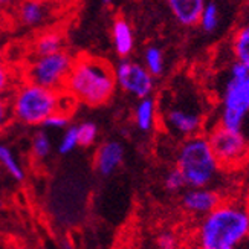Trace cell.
Segmentation results:
<instances>
[{
  "label": "cell",
  "instance_id": "obj_8",
  "mask_svg": "<svg viewBox=\"0 0 249 249\" xmlns=\"http://www.w3.org/2000/svg\"><path fill=\"white\" fill-rule=\"evenodd\" d=\"M208 141L220 168H237L249 159V144L242 130H230L219 124L210 132Z\"/></svg>",
  "mask_w": 249,
  "mask_h": 249
},
{
  "label": "cell",
  "instance_id": "obj_30",
  "mask_svg": "<svg viewBox=\"0 0 249 249\" xmlns=\"http://www.w3.org/2000/svg\"><path fill=\"white\" fill-rule=\"evenodd\" d=\"M21 2V0H0V9L8 11V9H13L17 8V5Z\"/></svg>",
  "mask_w": 249,
  "mask_h": 249
},
{
  "label": "cell",
  "instance_id": "obj_31",
  "mask_svg": "<svg viewBox=\"0 0 249 249\" xmlns=\"http://www.w3.org/2000/svg\"><path fill=\"white\" fill-rule=\"evenodd\" d=\"M6 249H28L25 245H18V243H13V245H9Z\"/></svg>",
  "mask_w": 249,
  "mask_h": 249
},
{
  "label": "cell",
  "instance_id": "obj_26",
  "mask_svg": "<svg viewBox=\"0 0 249 249\" xmlns=\"http://www.w3.org/2000/svg\"><path fill=\"white\" fill-rule=\"evenodd\" d=\"M45 127L53 130H66L68 127H71V116L68 112H57L45 123Z\"/></svg>",
  "mask_w": 249,
  "mask_h": 249
},
{
  "label": "cell",
  "instance_id": "obj_33",
  "mask_svg": "<svg viewBox=\"0 0 249 249\" xmlns=\"http://www.w3.org/2000/svg\"><path fill=\"white\" fill-rule=\"evenodd\" d=\"M0 63H5V49L0 45Z\"/></svg>",
  "mask_w": 249,
  "mask_h": 249
},
{
  "label": "cell",
  "instance_id": "obj_15",
  "mask_svg": "<svg viewBox=\"0 0 249 249\" xmlns=\"http://www.w3.org/2000/svg\"><path fill=\"white\" fill-rule=\"evenodd\" d=\"M60 51H64V36L57 29L40 32L31 45V52L34 57L52 55V53H57Z\"/></svg>",
  "mask_w": 249,
  "mask_h": 249
},
{
  "label": "cell",
  "instance_id": "obj_7",
  "mask_svg": "<svg viewBox=\"0 0 249 249\" xmlns=\"http://www.w3.org/2000/svg\"><path fill=\"white\" fill-rule=\"evenodd\" d=\"M249 115V75L226 81L220 101V125L230 130H242Z\"/></svg>",
  "mask_w": 249,
  "mask_h": 249
},
{
  "label": "cell",
  "instance_id": "obj_35",
  "mask_svg": "<svg viewBox=\"0 0 249 249\" xmlns=\"http://www.w3.org/2000/svg\"><path fill=\"white\" fill-rule=\"evenodd\" d=\"M37 2H45V3H48L49 0H37Z\"/></svg>",
  "mask_w": 249,
  "mask_h": 249
},
{
  "label": "cell",
  "instance_id": "obj_32",
  "mask_svg": "<svg viewBox=\"0 0 249 249\" xmlns=\"http://www.w3.org/2000/svg\"><path fill=\"white\" fill-rule=\"evenodd\" d=\"M234 249H249V237H248V239H246L242 245H239V246L234 248Z\"/></svg>",
  "mask_w": 249,
  "mask_h": 249
},
{
  "label": "cell",
  "instance_id": "obj_13",
  "mask_svg": "<svg viewBox=\"0 0 249 249\" xmlns=\"http://www.w3.org/2000/svg\"><path fill=\"white\" fill-rule=\"evenodd\" d=\"M171 16L180 26L193 28L199 25L207 0H167Z\"/></svg>",
  "mask_w": 249,
  "mask_h": 249
},
{
  "label": "cell",
  "instance_id": "obj_29",
  "mask_svg": "<svg viewBox=\"0 0 249 249\" xmlns=\"http://www.w3.org/2000/svg\"><path fill=\"white\" fill-rule=\"evenodd\" d=\"M246 75H249V71L243 66L242 63L234 61V63L231 64L230 77H232V78H242V77H246Z\"/></svg>",
  "mask_w": 249,
  "mask_h": 249
},
{
  "label": "cell",
  "instance_id": "obj_25",
  "mask_svg": "<svg viewBox=\"0 0 249 249\" xmlns=\"http://www.w3.org/2000/svg\"><path fill=\"white\" fill-rule=\"evenodd\" d=\"M164 187L168 193L171 194H176L180 193L183 188L187 187V182L183 179L182 173L178 167H173L165 173V178H164Z\"/></svg>",
  "mask_w": 249,
  "mask_h": 249
},
{
  "label": "cell",
  "instance_id": "obj_18",
  "mask_svg": "<svg viewBox=\"0 0 249 249\" xmlns=\"http://www.w3.org/2000/svg\"><path fill=\"white\" fill-rule=\"evenodd\" d=\"M0 165L3 167V170L8 175L17 182L25 180V170L20 165L18 159L16 158L13 148H9L6 144L0 142Z\"/></svg>",
  "mask_w": 249,
  "mask_h": 249
},
{
  "label": "cell",
  "instance_id": "obj_9",
  "mask_svg": "<svg viewBox=\"0 0 249 249\" xmlns=\"http://www.w3.org/2000/svg\"><path fill=\"white\" fill-rule=\"evenodd\" d=\"M116 86L123 92L135 96L138 100H144L151 96L155 90V77L151 75L144 64L123 58L115 68Z\"/></svg>",
  "mask_w": 249,
  "mask_h": 249
},
{
  "label": "cell",
  "instance_id": "obj_16",
  "mask_svg": "<svg viewBox=\"0 0 249 249\" xmlns=\"http://www.w3.org/2000/svg\"><path fill=\"white\" fill-rule=\"evenodd\" d=\"M112 40H113L115 51L121 58H127L133 52L135 48L133 31L125 18L123 17L115 18L112 25Z\"/></svg>",
  "mask_w": 249,
  "mask_h": 249
},
{
  "label": "cell",
  "instance_id": "obj_28",
  "mask_svg": "<svg viewBox=\"0 0 249 249\" xmlns=\"http://www.w3.org/2000/svg\"><path fill=\"white\" fill-rule=\"evenodd\" d=\"M156 245L159 249H179V239L175 232L171 231H162L158 239Z\"/></svg>",
  "mask_w": 249,
  "mask_h": 249
},
{
  "label": "cell",
  "instance_id": "obj_1",
  "mask_svg": "<svg viewBox=\"0 0 249 249\" xmlns=\"http://www.w3.org/2000/svg\"><path fill=\"white\" fill-rule=\"evenodd\" d=\"M115 90V68L107 60L92 55H80L75 58L63 89L73 101L89 107L109 103Z\"/></svg>",
  "mask_w": 249,
  "mask_h": 249
},
{
  "label": "cell",
  "instance_id": "obj_14",
  "mask_svg": "<svg viewBox=\"0 0 249 249\" xmlns=\"http://www.w3.org/2000/svg\"><path fill=\"white\" fill-rule=\"evenodd\" d=\"M133 120L136 128L141 130V132L148 133L151 130H155L159 120V107H158V101L153 96H148V98L138 101L133 112Z\"/></svg>",
  "mask_w": 249,
  "mask_h": 249
},
{
  "label": "cell",
  "instance_id": "obj_23",
  "mask_svg": "<svg viewBox=\"0 0 249 249\" xmlns=\"http://www.w3.org/2000/svg\"><path fill=\"white\" fill-rule=\"evenodd\" d=\"M18 81L14 69L6 63H0V96H9Z\"/></svg>",
  "mask_w": 249,
  "mask_h": 249
},
{
  "label": "cell",
  "instance_id": "obj_11",
  "mask_svg": "<svg viewBox=\"0 0 249 249\" xmlns=\"http://www.w3.org/2000/svg\"><path fill=\"white\" fill-rule=\"evenodd\" d=\"M124 147L118 141H106L95 151L93 165L101 176H110L123 165Z\"/></svg>",
  "mask_w": 249,
  "mask_h": 249
},
{
  "label": "cell",
  "instance_id": "obj_17",
  "mask_svg": "<svg viewBox=\"0 0 249 249\" xmlns=\"http://www.w3.org/2000/svg\"><path fill=\"white\" fill-rule=\"evenodd\" d=\"M232 53L235 61L249 71V21L242 25L232 36Z\"/></svg>",
  "mask_w": 249,
  "mask_h": 249
},
{
  "label": "cell",
  "instance_id": "obj_10",
  "mask_svg": "<svg viewBox=\"0 0 249 249\" xmlns=\"http://www.w3.org/2000/svg\"><path fill=\"white\" fill-rule=\"evenodd\" d=\"M222 203L220 194L213 188H188L182 194L180 205L187 213L205 217Z\"/></svg>",
  "mask_w": 249,
  "mask_h": 249
},
{
  "label": "cell",
  "instance_id": "obj_3",
  "mask_svg": "<svg viewBox=\"0 0 249 249\" xmlns=\"http://www.w3.org/2000/svg\"><path fill=\"white\" fill-rule=\"evenodd\" d=\"M64 92L41 88L26 80H20L9 95L13 120L21 125L38 127L57 112H71L63 104Z\"/></svg>",
  "mask_w": 249,
  "mask_h": 249
},
{
  "label": "cell",
  "instance_id": "obj_4",
  "mask_svg": "<svg viewBox=\"0 0 249 249\" xmlns=\"http://www.w3.org/2000/svg\"><path fill=\"white\" fill-rule=\"evenodd\" d=\"M176 167L188 188H208L220 171V164L205 135L182 141L176 153Z\"/></svg>",
  "mask_w": 249,
  "mask_h": 249
},
{
  "label": "cell",
  "instance_id": "obj_21",
  "mask_svg": "<svg viewBox=\"0 0 249 249\" xmlns=\"http://www.w3.org/2000/svg\"><path fill=\"white\" fill-rule=\"evenodd\" d=\"M219 21H220V13H219V6L214 2H207L202 16L199 20V26L205 31V32H214L219 28Z\"/></svg>",
  "mask_w": 249,
  "mask_h": 249
},
{
  "label": "cell",
  "instance_id": "obj_24",
  "mask_svg": "<svg viewBox=\"0 0 249 249\" xmlns=\"http://www.w3.org/2000/svg\"><path fill=\"white\" fill-rule=\"evenodd\" d=\"M80 145L78 142V133H77V125H71L63 132L61 139L58 142V153L60 155H69Z\"/></svg>",
  "mask_w": 249,
  "mask_h": 249
},
{
  "label": "cell",
  "instance_id": "obj_22",
  "mask_svg": "<svg viewBox=\"0 0 249 249\" xmlns=\"http://www.w3.org/2000/svg\"><path fill=\"white\" fill-rule=\"evenodd\" d=\"M77 133H78V142L80 147H90L98 139V125L93 121H83L77 124Z\"/></svg>",
  "mask_w": 249,
  "mask_h": 249
},
{
  "label": "cell",
  "instance_id": "obj_19",
  "mask_svg": "<svg viewBox=\"0 0 249 249\" xmlns=\"http://www.w3.org/2000/svg\"><path fill=\"white\" fill-rule=\"evenodd\" d=\"M52 151V142L45 130H37L31 138V156L34 160H45Z\"/></svg>",
  "mask_w": 249,
  "mask_h": 249
},
{
  "label": "cell",
  "instance_id": "obj_2",
  "mask_svg": "<svg viewBox=\"0 0 249 249\" xmlns=\"http://www.w3.org/2000/svg\"><path fill=\"white\" fill-rule=\"evenodd\" d=\"M249 237V211L240 203L222 202L200 219L194 245L196 249H234Z\"/></svg>",
  "mask_w": 249,
  "mask_h": 249
},
{
  "label": "cell",
  "instance_id": "obj_20",
  "mask_svg": "<svg viewBox=\"0 0 249 249\" xmlns=\"http://www.w3.org/2000/svg\"><path fill=\"white\" fill-rule=\"evenodd\" d=\"M144 66L145 69L153 75V77H160L164 73L165 61H164V52L158 46H148L144 52Z\"/></svg>",
  "mask_w": 249,
  "mask_h": 249
},
{
  "label": "cell",
  "instance_id": "obj_5",
  "mask_svg": "<svg viewBox=\"0 0 249 249\" xmlns=\"http://www.w3.org/2000/svg\"><path fill=\"white\" fill-rule=\"evenodd\" d=\"M159 120L171 135L187 139L200 135L205 115L196 95L176 92L160 103Z\"/></svg>",
  "mask_w": 249,
  "mask_h": 249
},
{
  "label": "cell",
  "instance_id": "obj_6",
  "mask_svg": "<svg viewBox=\"0 0 249 249\" xmlns=\"http://www.w3.org/2000/svg\"><path fill=\"white\" fill-rule=\"evenodd\" d=\"M75 57L66 49L52 55L32 57L23 69V78L46 89L63 92Z\"/></svg>",
  "mask_w": 249,
  "mask_h": 249
},
{
  "label": "cell",
  "instance_id": "obj_27",
  "mask_svg": "<svg viewBox=\"0 0 249 249\" xmlns=\"http://www.w3.org/2000/svg\"><path fill=\"white\" fill-rule=\"evenodd\" d=\"M11 121H13V113H11L9 96H0V135L8 128Z\"/></svg>",
  "mask_w": 249,
  "mask_h": 249
},
{
  "label": "cell",
  "instance_id": "obj_12",
  "mask_svg": "<svg viewBox=\"0 0 249 249\" xmlns=\"http://www.w3.org/2000/svg\"><path fill=\"white\" fill-rule=\"evenodd\" d=\"M17 20L20 25L26 28H40L45 26L46 21L51 18V8L45 2L37 0H21L16 8Z\"/></svg>",
  "mask_w": 249,
  "mask_h": 249
},
{
  "label": "cell",
  "instance_id": "obj_34",
  "mask_svg": "<svg viewBox=\"0 0 249 249\" xmlns=\"http://www.w3.org/2000/svg\"><path fill=\"white\" fill-rule=\"evenodd\" d=\"M112 2H113V0H103V3H104V5H110Z\"/></svg>",
  "mask_w": 249,
  "mask_h": 249
}]
</instances>
